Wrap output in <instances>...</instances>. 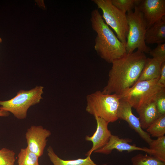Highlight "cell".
Instances as JSON below:
<instances>
[{"mask_svg":"<svg viewBox=\"0 0 165 165\" xmlns=\"http://www.w3.org/2000/svg\"><path fill=\"white\" fill-rule=\"evenodd\" d=\"M147 58L144 53L137 50L114 60L107 83L102 92L122 96L138 79Z\"/></svg>","mask_w":165,"mask_h":165,"instance_id":"6da1fadb","label":"cell"},{"mask_svg":"<svg viewBox=\"0 0 165 165\" xmlns=\"http://www.w3.org/2000/svg\"><path fill=\"white\" fill-rule=\"evenodd\" d=\"M90 20L92 29L97 33L94 49L101 58L112 63L127 54L126 46L105 22L97 9L92 11Z\"/></svg>","mask_w":165,"mask_h":165,"instance_id":"7a4b0ae2","label":"cell"},{"mask_svg":"<svg viewBox=\"0 0 165 165\" xmlns=\"http://www.w3.org/2000/svg\"><path fill=\"white\" fill-rule=\"evenodd\" d=\"M120 98L115 94H106L97 91L86 96V111L109 123L115 122L118 119L117 114Z\"/></svg>","mask_w":165,"mask_h":165,"instance_id":"3957f363","label":"cell"},{"mask_svg":"<svg viewBox=\"0 0 165 165\" xmlns=\"http://www.w3.org/2000/svg\"><path fill=\"white\" fill-rule=\"evenodd\" d=\"M126 17L129 27L126 49L127 54L132 53L136 49L144 53H149L151 48L145 42L147 28L146 23L138 6L127 12Z\"/></svg>","mask_w":165,"mask_h":165,"instance_id":"277c9868","label":"cell"},{"mask_svg":"<svg viewBox=\"0 0 165 165\" xmlns=\"http://www.w3.org/2000/svg\"><path fill=\"white\" fill-rule=\"evenodd\" d=\"M43 88L39 86L29 90H20L10 100L0 101V109L11 112L18 119H24L27 117L29 108L39 103L42 99Z\"/></svg>","mask_w":165,"mask_h":165,"instance_id":"5b68a950","label":"cell"},{"mask_svg":"<svg viewBox=\"0 0 165 165\" xmlns=\"http://www.w3.org/2000/svg\"><path fill=\"white\" fill-rule=\"evenodd\" d=\"M159 79L139 82L134 84L120 97L136 110L155 100L165 91V86L159 83Z\"/></svg>","mask_w":165,"mask_h":165,"instance_id":"8992f818","label":"cell"},{"mask_svg":"<svg viewBox=\"0 0 165 165\" xmlns=\"http://www.w3.org/2000/svg\"><path fill=\"white\" fill-rule=\"evenodd\" d=\"M92 1L102 10V16L106 24L114 30L117 38L126 46L129 30L126 14L114 6L111 0Z\"/></svg>","mask_w":165,"mask_h":165,"instance_id":"52a82bcc","label":"cell"},{"mask_svg":"<svg viewBox=\"0 0 165 165\" xmlns=\"http://www.w3.org/2000/svg\"><path fill=\"white\" fill-rule=\"evenodd\" d=\"M51 135L49 130L41 126H32L28 128L25 134L27 147L39 157L43 154L47 141Z\"/></svg>","mask_w":165,"mask_h":165,"instance_id":"ba28073f","label":"cell"},{"mask_svg":"<svg viewBox=\"0 0 165 165\" xmlns=\"http://www.w3.org/2000/svg\"><path fill=\"white\" fill-rule=\"evenodd\" d=\"M132 108L127 101L121 98L117 112V117L118 119L126 121L130 127L149 145L152 139L150 135L141 128L139 119L133 113Z\"/></svg>","mask_w":165,"mask_h":165,"instance_id":"9c48e42d","label":"cell"},{"mask_svg":"<svg viewBox=\"0 0 165 165\" xmlns=\"http://www.w3.org/2000/svg\"><path fill=\"white\" fill-rule=\"evenodd\" d=\"M137 6L143 14L147 28L165 16V0H141Z\"/></svg>","mask_w":165,"mask_h":165,"instance_id":"30bf717a","label":"cell"},{"mask_svg":"<svg viewBox=\"0 0 165 165\" xmlns=\"http://www.w3.org/2000/svg\"><path fill=\"white\" fill-rule=\"evenodd\" d=\"M94 118L97 123L96 130L92 136L87 135L85 138L86 141H91L93 144L91 148L85 154L86 156H90L93 152L105 146L112 135L108 129V122L101 118Z\"/></svg>","mask_w":165,"mask_h":165,"instance_id":"8fae6325","label":"cell"},{"mask_svg":"<svg viewBox=\"0 0 165 165\" xmlns=\"http://www.w3.org/2000/svg\"><path fill=\"white\" fill-rule=\"evenodd\" d=\"M132 141V140L131 139L120 138L117 135L112 134L107 144L94 152L108 155L110 154L114 149H116L119 152L127 151L130 152L134 151L139 150L148 154L150 150L148 148H141L135 145L130 144L129 143Z\"/></svg>","mask_w":165,"mask_h":165,"instance_id":"7c38bea8","label":"cell"},{"mask_svg":"<svg viewBox=\"0 0 165 165\" xmlns=\"http://www.w3.org/2000/svg\"><path fill=\"white\" fill-rule=\"evenodd\" d=\"M145 39L147 44L165 43V16L147 28Z\"/></svg>","mask_w":165,"mask_h":165,"instance_id":"4fadbf2b","label":"cell"},{"mask_svg":"<svg viewBox=\"0 0 165 165\" xmlns=\"http://www.w3.org/2000/svg\"><path fill=\"white\" fill-rule=\"evenodd\" d=\"M156 99L144 104L136 110L139 115V119L142 129H146L160 116L156 107Z\"/></svg>","mask_w":165,"mask_h":165,"instance_id":"5bb4252c","label":"cell"},{"mask_svg":"<svg viewBox=\"0 0 165 165\" xmlns=\"http://www.w3.org/2000/svg\"><path fill=\"white\" fill-rule=\"evenodd\" d=\"M163 62L153 58H147L141 75L135 83L142 81L159 79L161 65Z\"/></svg>","mask_w":165,"mask_h":165,"instance_id":"9a60e30c","label":"cell"},{"mask_svg":"<svg viewBox=\"0 0 165 165\" xmlns=\"http://www.w3.org/2000/svg\"><path fill=\"white\" fill-rule=\"evenodd\" d=\"M47 155L53 165H107V164L98 165L91 159L90 156L84 159L64 160L60 158L54 152L52 147L49 146L47 149Z\"/></svg>","mask_w":165,"mask_h":165,"instance_id":"2e32d148","label":"cell"},{"mask_svg":"<svg viewBox=\"0 0 165 165\" xmlns=\"http://www.w3.org/2000/svg\"><path fill=\"white\" fill-rule=\"evenodd\" d=\"M149 145L148 154L165 162V136L152 140Z\"/></svg>","mask_w":165,"mask_h":165,"instance_id":"e0dca14e","label":"cell"},{"mask_svg":"<svg viewBox=\"0 0 165 165\" xmlns=\"http://www.w3.org/2000/svg\"><path fill=\"white\" fill-rule=\"evenodd\" d=\"M39 157L27 147L21 148L18 155V165H39Z\"/></svg>","mask_w":165,"mask_h":165,"instance_id":"ac0fdd59","label":"cell"},{"mask_svg":"<svg viewBox=\"0 0 165 165\" xmlns=\"http://www.w3.org/2000/svg\"><path fill=\"white\" fill-rule=\"evenodd\" d=\"M146 130L153 137L158 138L164 136L165 134V114L160 116Z\"/></svg>","mask_w":165,"mask_h":165,"instance_id":"d6986e66","label":"cell"},{"mask_svg":"<svg viewBox=\"0 0 165 165\" xmlns=\"http://www.w3.org/2000/svg\"><path fill=\"white\" fill-rule=\"evenodd\" d=\"M132 165H165L163 162L155 157L147 154H138L131 158Z\"/></svg>","mask_w":165,"mask_h":165,"instance_id":"ffe728a7","label":"cell"},{"mask_svg":"<svg viewBox=\"0 0 165 165\" xmlns=\"http://www.w3.org/2000/svg\"><path fill=\"white\" fill-rule=\"evenodd\" d=\"M112 4L123 13L132 10L141 0H111Z\"/></svg>","mask_w":165,"mask_h":165,"instance_id":"44dd1931","label":"cell"},{"mask_svg":"<svg viewBox=\"0 0 165 165\" xmlns=\"http://www.w3.org/2000/svg\"><path fill=\"white\" fill-rule=\"evenodd\" d=\"M15 161L13 151L5 148L0 150V165H14Z\"/></svg>","mask_w":165,"mask_h":165,"instance_id":"7402d4cb","label":"cell"},{"mask_svg":"<svg viewBox=\"0 0 165 165\" xmlns=\"http://www.w3.org/2000/svg\"><path fill=\"white\" fill-rule=\"evenodd\" d=\"M149 53L153 58L162 62L165 61V43L157 44V47L151 50Z\"/></svg>","mask_w":165,"mask_h":165,"instance_id":"603a6c76","label":"cell"},{"mask_svg":"<svg viewBox=\"0 0 165 165\" xmlns=\"http://www.w3.org/2000/svg\"><path fill=\"white\" fill-rule=\"evenodd\" d=\"M156 104L160 116L165 114V91L160 94L156 98Z\"/></svg>","mask_w":165,"mask_h":165,"instance_id":"cb8c5ba5","label":"cell"},{"mask_svg":"<svg viewBox=\"0 0 165 165\" xmlns=\"http://www.w3.org/2000/svg\"><path fill=\"white\" fill-rule=\"evenodd\" d=\"M158 82L160 85L165 86V61L161 64L160 76Z\"/></svg>","mask_w":165,"mask_h":165,"instance_id":"d4e9b609","label":"cell"},{"mask_svg":"<svg viewBox=\"0 0 165 165\" xmlns=\"http://www.w3.org/2000/svg\"><path fill=\"white\" fill-rule=\"evenodd\" d=\"M9 115V112L2 109H0V116L7 117Z\"/></svg>","mask_w":165,"mask_h":165,"instance_id":"484cf974","label":"cell"},{"mask_svg":"<svg viewBox=\"0 0 165 165\" xmlns=\"http://www.w3.org/2000/svg\"><path fill=\"white\" fill-rule=\"evenodd\" d=\"M2 42V38L0 37V43H1Z\"/></svg>","mask_w":165,"mask_h":165,"instance_id":"4316f807","label":"cell"}]
</instances>
